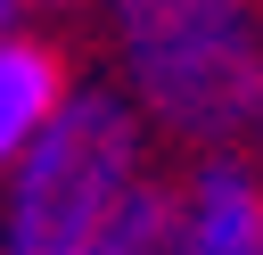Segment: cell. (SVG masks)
<instances>
[{"instance_id":"6da1fadb","label":"cell","mask_w":263,"mask_h":255,"mask_svg":"<svg viewBox=\"0 0 263 255\" xmlns=\"http://www.w3.org/2000/svg\"><path fill=\"white\" fill-rule=\"evenodd\" d=\"M263 0H107L132 107L189 140L230 148L263 99Z\"/></svg>"},{"instance_id":"5b68a950","label":"cell","mask_w":263,"mask_h":255,"mask_svg":"<svg viewBox=\"0 0 263 255\" xmlns=\"http://www.w3.org/2000/svg\"><path fill=\"white\" fill-rule=\"evenodd\" d=\"M82 255H181V206H173V181L148 173V181L99 222V239H90Z\"/></svg>"},{"instance_id":"8992f818","label":"cell","mask_w":263,"mask_h":255,"mask_svg":"<svg viewBox=\"0 0 263 255\" xmlns=\"http://www.w3.org/2000/svg\"><path fill=\"white\" fill-rule=\"evenodd\" d=\"M25 25V0H0V33H16Z\"/></svg>"},{"instance_id":"277c9868","label":"cell","mask_w":263,"mask_h":255,"mask_svg":"<svg viewBox=\"0 0 263 255\" xmlns=\"http://www.w3.org/2000/svg\"><path fill=\"white\" fill-rule=\"evenodd\" d=\"M66 90H74V74H66V58L41 41V33H0V173L49 132V115L66 107Z\"/></svg>"},{"instance_id":"52a82bcc","label":"cell","mask_w":263,"mask_h":255,"mask_svg":"<svg viewBox=\"0 0 263 255\" xmlns=\"http://www.w3.org/2000/svg\"><path fill=\"white\" fill-rule=\"evenodd\" d=\"M247 132H255V140H263V99H255V115H247Z\"/></svg>"},{"instance_id":"7a4b0ae2","label":"cell","mask_w":263,"mask_h":255,"mask_svg":"<svg viewBox=\"0 0 263 255\" xmlns=\"http://www.w3.org/2000/svg\"><path fill=\"white\" fill-rule=\"evenodd\" d=\"M0 181V255H82L148 181V115L123 90H66L49 132Z\"/></svg>"},{"instance_id":"3957f363","label":"cell","mask_w":263,"mask_h":255,"mask_svg":"<svg viewBox=\"0 0 263 255\" xmlns=\"http://www.w3.org/2000/svg\"><path fill=\"white\" fill-rule=\"evenodd\" d=\"M181 255H263V165L238 148H205L181 181Z\"/></svg>"}]
</instances>
